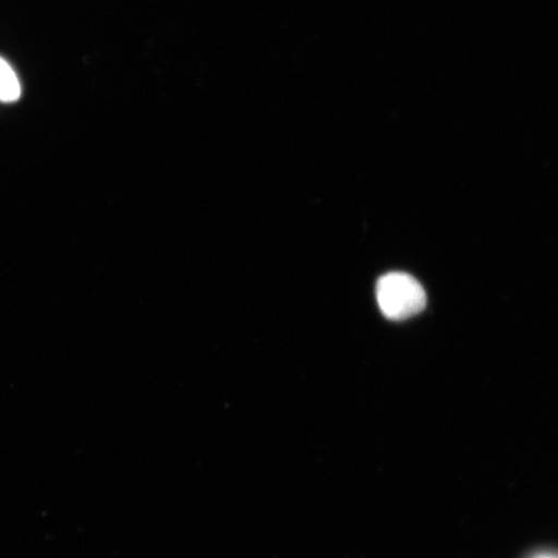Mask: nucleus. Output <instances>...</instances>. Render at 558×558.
<instances>
[{"label": "nucleus", "mask_w": 558, "mask_h": 558, "mask_svg": "<svg viewBox=\"0 0 558 558\" xmlns=\"http://www.w3.org/2000/svg\"><path fill=\"white\" fill-rule=\"evenodd\" d=\"M376 299L384 317L404 320L416 316L427 305V294L413 276L395 271L376 284Z\"/></svg>", "instance_id": "obj_1"}, {"label": "nucleus", "mask_w": 558, "mask_h": 558, "mask_svg": "<svg viewBox=\"0 0 558 558\" xmlns=\"http://www.w3.org/2000/svg\"><path fill=\"white\" fill-rule=\"evenodd\" d=\"M21 94L20 83L12 68L0 59V100L15 101Z\"/></svg>", "instance_id": "obj_2"}, {"label": "nucleus", "mask_w": 558, "mask_h": 558, "mask_svg": "<svg viewBox=\"0 0 558 558\" xmlns=\"http://www.w3.org/2000/svg\"><path fill=\"white\" fill-rule=\"evenodd\" d=\"M533 558H558V554H539L534 556Z\"/></svg>", "instance_id": "obj_3"}]
</instances>
